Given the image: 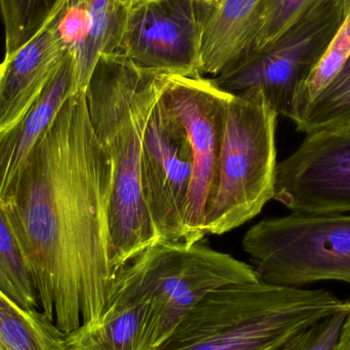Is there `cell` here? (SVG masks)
Returning a JSON list of instances; mask_svg holds the SVG:
<instances>
[{
	"label": "cell",
	"instance_id": "17",
	"mask_svg": "<svg viewBox=\"0 0 350 350\" xmlns=\"http://www.w3.org/2000/svg\"><path fill=\"white\" fill-rule=\"evenodd\" d=\"M0 347L3 350H69L65 334L38 310L16 306L0 291Z\"/></svg>",
	"mask_w": 350,
	"mask_h": 350
},
{
	"label": "cell",
	"instance_id": "19",
	"mask_svg": "<svg viewBox=\"0 0 350 350\" xmlns=\"http://www.w3.org/2000/svg\"><path fill=\"white\" fill-rule=\"evenodd\" d=\"M0 291L26 312L39 301L16 236L0 202Z\"/></svg>",
	"mask_w": 350,
	"mask_h": 350
},
{
	"label": "cell",
	"instance_id": "28",
	"mask_svg": "<svg viewBox=\"0 0 350 350\" xmlns=\"http://www.w3.org/2000/svg\"><path fill=\"white\" fill-rule=\"evenodd\" d=\"M0 73H1V64H0Z\"/></svg>",
	"mask_w": 350,
	"mask_h": 350
},
{
	"label": "cell",
	"instance_id": "8",
	"mask_svg": "<svg viewBox=\"0 0 350 350\" xmlns=\"http://www.w3.org/2000/svg\"><path fill=\"white\" fill-rule=\"evenodd\" d=\"M214 8L200 0H143L129 8L117 55L141 69L202 77L204 29Z\"/></svg>",
	"mask_w": 350,
	"mask_h": 350
},
{
	"label": "cell",
	"instance_id": "26",
	"mask_svg": "<svg viewBox=\"0 0 350 350\" xmlns=\"http://www.w3.org/2000/svg\"><path fill=\"white\" fill-rule=\"evenodd\" d=\"M343 3H345V14L347 16L350 12V0H343Z\"/></svg>",
	"mask_w": 350,
	"mask_h": 350
},
{
	"label": "cell",
	"instance_id": "9",
	"mask_svg": "<svg viewBox=\"0 0 350 350\" xmlns=\"http://www.w3.org/2000/svg\"><path fill=\"white\" fill-rule=\"evenodd\" d=\"M230 96L212 78L203 76H172L161 96L162 103L185 126L193 151L183 240L187 244L201 242L206 236V209L215 185Z\"/></svg>",
	"mask_w": 350,
	"mask_h": 350
},
{
	"label": "cell",
	"instance_id": "18",
	"mask_svg": "<svg viewBox=\"0 0 350 350\" xmlns=\"http://www.w3.org/2000/svg\"><path fill=\"white\" fill-rule=\"evenodd\" d=\"M295 126L306 135L350 129V57Z\"/></svg>",
	"mask_w": 350,
	"mask_h": 350
},
{
	"label": "cell",
	"instance_id": "29",
	"mask_svg": "<svg viewBox=\"0 0 350 350\" xmlns=\"http://www.w3.org/2000/svg\"><path fill=\"white\" fill-rule=\"evenodd\" d=\"M0 350H3V349H2V347H0Z\"/></svg>",
	"mask_w": 350,
	"mask_h": 350
},
{
	"label": "cell",
	"instance_id": "25",
	"mask_svg": "<svg viewBox=\"0 0 350 350\" xmlns=\"http://www.w3.org/2000/svg\"><path fill=\"white\" fill-rule=\"evenodd\" d=\"M200 1L204 2V3L209 4L212 6H217L221 3L222 0H200Z\"/></svg>",
	"mask_w": 350,
	"mask_h": 350
},
{
	"label": "cell",
	"instance_id": "12",
	"mask_svg": "<svg viewBox=\"0 0 350 350\" xmlns=\"http://www.w3.org/2000/svg\"><path fill=\"white\" fill-rule=\"evenodd\" d=\"M67 49L51 23L10 57L0 73V133L28 112L59 69Z\"/></svg>",
	"mask_w": 350,
	"mask_h": 350
},
{
	"label": "cell",
	"instance_id": "23",
	"mask_svg": "<svg viewBox=\"0 0 350 350\" xmlns=\"http://www.w3.org/2000/svg\"><path fill=\"white\" fill-rule=\"evenodd\" d=\"M349 310L345 301V308L298 333L278 350H338Z\"/></svg>",
	"mask_w": 350,
	"mask_h": 350
},
{
	"label": "cell",
	"instance_id": "14",
	"mask_svg": "<svg viewBox=\"0 0 350 350\" xmlns=\"http://www.w3.org/2000/svg\"><path fill=\"white\" fill-rule=\"evenodd\" d=\"M69 350H157L149 302L114 291L100 320L65 335Z\"/></svg>",
	"mask_w": 350,
	"mask_h": 350
},
{
	"label": "cell",
	"instance_id": "16",
	"mask_svg": "<svg viewBox=\"0 0 350 350\" xmlns=\"http://www.w3.org/2000/svg\"><path fill=\"white\" fill-rule=\"evenodd\" d=\"M90 30L74 57L78 92H84L102 55H117L129 8L124 0H86Z\"/></svg>",
	"mask_w": 350,
	"mask_h": 350
},
{
	"label": "cell",
	"instance_id": "4",
	"mask_svg": "<svg viewBox=\"0 0 350 350\" xmlns=\"http://www.w3.org/2000/svg\"><path fill=\"white\" fill-rule=\"evenodd\" d=\"M258 280L252 265L201 242H157L118 271L112 293L131 294L149 302L158 350L210 292Z\"/></svg>",
	"mask_w": 350,
	"mask_h": 350
},
{
	"label": "cell",
	"instance_id": "5",
	"mask_svg": "<svg viewBox=\"0 0 350 350\" xmlns=\"http://www.w3.org/2000/svg\"><path fill=\"white\" fill-rule=\"evenodd\" d=\"M278 117L260 92L232 94L205 234H226L256 217L275 195Z\"/></svg>",
	"mask_w": 350,
	"mask_h": 350
},
{
	"label": "cell",
	"instance_id": "24",
	"mask_svg": "<svg viewBox=\"0 0 350 350\" xmlns=\"http://www.w3.org/2000/svg\"><path fill=\"white\" fill-rule=\"evenodd\" d=\"M349 314H347V321H345L342 333H341L338 350H350V300L349 301Z\"/></svg>",
	"mask_w": 350,
	"mask_h": 350
},
{
	"label": "cell",
	"instance_id": "13",
	"mask_svg": "<svg viewBox=\"0 0 350 350\" xmlns=\"http://www.w3.org/2000/svg\"><path fill=\"white\" fill-rule=\"evenodd\" d=\"M76 92H79L75 59L68 51L59 69L28 112L14 126L0 133V202L66 100Z\"/></svg>",
	"mask_w": 350,
	"mask_h": 350
},
{
	"label": "cell",
	"instance_id": "6",
	"mask_svg": "<svg viewBox=\"0 0 350 350\" xmlns=\"http://www.w3.org/2000/svg\"><path fill=\"white\" fill-rule=\"evenodd\" d=\"M260 281L301 288L337 281L350 286V213H291L267 218L243 239Z\"/></svg>",
	"mask_w": 350,
	"mask_h": 350
},
{
	"label": "cell",
	"instance_id": "11",
	"mask_svg": "<svg viewBox=\"0 0 350 350\" xmlns=\"http://www.w3.org/2000/svg\"><path fill=\"white\" fill-rule=\"evenodd\" d=\"M273 200L291 213H350V129L306 135L278 162Z\"/></svg>",
	"mask_w": 350,
	"mask_h": 350
},
{
	"label": "cell",
	"instance_id": "20",
	"mask_svg": "<svg viewBox=\"0 0 350 350\" xmlns=\"http://www.w3.org/2000/svg\"><path fill=\"white\" fill-rule=\"evenodd\" d=\"M67 0H0L5 57L42 30Z\"/></svg>",
	"mask_w": 350,
	"mask_h": 350
},
{
	"label": "cell",
	"instance_id": "22",
	"mask_svg": "<svg viewBox=\"0 0 350 350\" xmlns=\"http://www.w3.org/2000/svg\"><path fill=\"white\" fill-rule=\"evenodd\" d=\"M350 57V12L294 102L291 119L300 120L310 103L332 81Z\"/></svg>",
	"mask_w": 350,
	"mask_h": 350
},
{
	"label": "cell",
	"instance_id": "1",
	"mask_svg": "<svg viewBox=\"0 0 350 350\" xmlns=\"http://www.w3.org/2000/svg\"><path fill=\"white\" fill-rule=\"evenodd\" d=\"M112 179L79 92L66 100L1 201L39 308L65 335L98 322L112 295Z\"/></svg>",
	"mask_w": 350,
	"mask_h": 350
},
{
	"label": "cell",
	"instance_id": "7",
	"mask_svg": "<svg viewBox=\"0 0 350 350\" xmlns=\"http://www.w3.org/2000/svg\"><path fill=\"white\" fill-rule=\"evenodd\" d=\"M345 18L343 0H324L273 44L243 55L212 79L234 96L260 92L279 116L291 119L298 94Z\"/></svg>",
	"mask_w": 350,
	"mask_h": 350
},
{
	"label": "cell",
	"instance_id": "2",
	"mask_svg": "<svg viewBox=\"0 0 350 350\" xmlns=\"http://www.w3.org/2000/svg\"><path fill=\"white\" fill-rule=\"evenodd\" d=\"M172 76L102 55L84 90L90 122L112 163L109 218L117 273L160 242L144 201L142 160L150 116Z\"/></svg>",
	"mask_w": 350,
	"mask_h": 350
},
{
	"label": "cell",
	"instance_id": "10",
	"mask_svg": "<svg viewBox=\"0 0 350 350\" xmlns=\"http://www.w3.org/2000/svg\"><path fill=\"white\" fill-rule=\"evenodd\" d=\"M193 170L187 131L160 98L146 129L142 160L144 201L160 242L185 240Z\"/></svg>",
	"mask_w": 350,
	"mask_h": 350
},
{
	"label": "cell",
	"instance_id": "3",
	"mask_svg": "<svg viewBox=\"0 0 350 350\" xmlns=\"http://www.w3.org/2000/svg\"><path fill=\"white\" fill-rule=\"evenodd\" d=\"M345 306L325 289L230 284L206 295L158 350H278Z\"/></svg>",
	"mask_w": 350,
	"mask_h": 350
},
{
	"label": "cell",
	"instance_id": "21",
	"mask_svg": "<svg viewBox=\"0 0 350 350\" xmlns=\"http://www.w3.org/2000/svg\"><path fill=\"white\" fill-rule=\"evenodd\" d=\"M322 1L324 0H265L243 55L257 53L273 44Z\"/></svg>",
	"mask_w": 350,
	"mask_h": 350
},
{
	"label": "cell",
	"instance_id": "15",
	"mask_svg": "<svg viewBox=\"0 0 350 350\" xmlns=\"http://www.w3.org/2000/svg\"><path fill=\"white\" fill-rule=\"evenodd\" d=\"M265 0H222L206 21L202 44L203 74L217 76L248 47Z\"/></svg>",
	"mask_w": 350,
	"mask_h": 350
},
{
	"label": "cell",
	"instance_id": "27",
	"mask_svg": "<svg viewBox=\"0 0 350 350\" xmlns=\"http://www.w3.org/2000/svg\"><path fill=\"white\" fill-rule=\"evenodd\" d=\"M124 1L127 6L131 8V6L135 5V4L139 3V2L143 1V0H124Z\"/></svg>",
	"mask_w": 350,
	"mask_h": 350
}]
</instances>
